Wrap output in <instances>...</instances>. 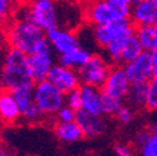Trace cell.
<instances>
[{"mask_svg": "<svg viewBox=\"0 0 157 156\" xmlns=\"http://www.w3.org/2000/svg\"><path fill=\"white\" fill-rule=\"evenodd\" d=\"M4 28L8 46L20 50L28 55L48 41L46 33L41 28L17 13Z\"/></svg>", "mask_w": 157, "mask_h": 156, "instance_id": "obj_1", "label": "cell"}, {"mask_svg": "<svg viewBox=\"0 0 157 156\" xmlns=\"http://www.w3.org/2000/svg\"><path fill=\"white\" fill-rule=\"evenodd\" d=\"M0 72L8 90L13 91L17 88L34 84L29 69L28 54L14 48L8 46L0 55Z\"/></svg>", "mask_w": 157, "mask_h": 156, "instance_id": "obj_2", "label": "cell"}, {"mask_svg": "<svg viewBox=\"0 0 157 156\" xmlns=\"http://www.w3.org/2000/svg\"><path fill=\"white\" fill-rule=\"evenodd\" d=\"M16 13L30 19L45 33L52 28L60 26L59 8L55 0H33L20 5Z\"/></svg>", "mask_w": 157, "mask_h": 156, "instance_id": "obj_3", "label": "cell"}, {"mask_svg": "<svg viewBox=\"0 0 157 156\" xmlns=\"http://www.w3.org/2000/svg\"><path fill=\"white\" fill-rule=\"evenodd\" d=\"M34 99L44 118H55L66 104V94L45 79L34 83Z\"/></svg>", "mask_w": 157, "mask_h": 156, "instance_id": "obj_4", "label": "cell"}, {"mask_svg": "<svg viewBox=\"0 0 157 156\" xmlns=\"http://www.w3.org/2000/svg\"><path fill=\"white\" fill-rule=\"evenodd\" d=\"M135 29L136 26L132 24L130 19H117V20H112L105 24L92 25L91 34L94 41L101 49H104L107 44L116 40V39L135 33Z\"/></svg>", "mask_w": 157, "mask_h": 156, "instance_id": "obj_5", "label": "cell"}, {"mask_svg": "<svg viewBox=\"0 0 157 156\" xmlns=\"http://www.w3.org/2000/svg\"><path fill=\"white\" fill-rule=\"evenodd\" d=\"M111 68L112 65L106 56L92 54L90 59L82 66L77 69V72H78V76H80L81 84L101 88L106 80Z\"/></svg>", "mask_w": 157, "mask_h": 156, "instance_id": "obj_6", "label": "cell"}, {"mask_svg": "<svg viewBox=\"0 0 157 156\" xmlns=\"http://www.w3.org/2000/svg\"><path fill=\"white\" fill-rule=\"evenodd\" d=\"M29 69L34 83L45 80L55 64V51L49 41L43 44L37 50L28 55Z\"/></svg>", "mask_w": 157, "mask_h": 156, "instance_id": "obj_7", "label": "cell"}, {"mask_svg": "<svg viewBox=\"0 0 157 156\" xmlns=\"http://www.w3.org/2000/svg\"><path fill=\"white\" fill-rule=\"evenodd\" d=\"M122 68L131 84L148 83L155 75L151 53L146 50H144L136 59L124 64Z\"/></svg>", "mask_w": 157, "mask_h": 156, "instance_id": "obj_8", "label": "cell"}, {"mask_svg": "<svg viewBox=\"0 0 157 156\" xmlns=\"http://www.w3.org/2000/svg\"><path fill=\"white\" fill-rule=\"evenodd\" d=\"M13 94L20 109L23 120L26 123H39L41 119H44L34 99V84L17 88L13 90Z\"/></svg>", "mask_w": 157, "mask_h": 156, "instance_id": "obj_9", "label": "cell"}, {"mask_svg": "<svg viewBox=\"0 0 157 156\" xmlns=\"http://www.w3.org/2000/svg\"><path fill=\"white\" fill-rule=\"evenodd\" d=\"M46 79L65 94L70 92L71 90L77 89L81 85L77 70L69 68L66 65H63L60 63L54 64Z\"/></svg>", "mask_w": 157, "mask_h": 156, "instance_id": "obj_10", "label": "cell"}, {"mask_svg": "<svg viewBox=\"0 0 157 156\" xmlns=\"http://www.w3.org/2000/svg\"><path fill=\"white\" fill-rule=\"evenodd\" d=\"M46 39L50 43L52 50L55 54L61 55L71 49L81 45L80 44V39L78 36L70 29L61 28V26H56L46 31Z\"/></svg>", "mask_w": 157, "mask_h": 156, "instance_id": "obj_11", "label": "cell"}, {"mask_svg": "<svg viewBox=\"0 0 157 156\" xmlns=\"http://www.w3.org/2000/svg\"><path fill=\"white\" fill-rule=\"evenodd\" d=\"M131 83L121 65H115L111 68L105 83L101 86L102 92L116 96L119 99H125L128 90H130Z\"/></svg>", "mask_w": 157, "mask_h": 156, "instance_id": "obj_12", "label": "cell"}, {"mask_svg": "<svg viewBox=\"0 0 157 156\" xmlns=\"http://www.w3.org/2000/svg\"><path fill=\"white\" fill-rule=\"evenodd\" d=\"M84 15L85 20L91 26L117 20V16L107 0H87L84 6Z\"/></svg>", "mask_w": 157, "mask_h": 156, "instance_id": "obj_13", "label": "cell"}, {"mask_svg": "<svg viewBox=\"0 0 157 156\" xmlns=\"http://www.w3.org/2000/svg\"><path fill=\"white\" fill-rule=\"evenodd\" d=\"M75 120L80 125L85 138H97L107 129V121L104 114H92L84 109L76 111Z\"/></svg>", "mask_w": 157, "mask_h": 156, "instance_id": "obj_14", "label": "cell"}, {"mask_svg": "<svg viewBox=\"0 0 157 156\" xmlns=\"http://www.w3.org/2000/svg\"><path fill=\"white\" fill-rule=\"evenodd\" d=\"M21 114L11 90H3L0 92V124L11 126L20 121Z\"/></svg>", "mask_w": 157, "mask_h": 156, "instance_id": "obj_15", "label": "cell"}, {"mask_svg": "<svg viewBox=\"0 0 157 156\" xmlns=\"http://www.w3.org/2000/svg\"><path fill=\"white\" fill-rule=\"evenodd\" d=\"M130 20L135 26L157 24V4L152 0H144L132 5Z\"/></svg>", "mask_w": 157, "mask_h": 156, "instance_id": "obj_16", "label": "cell"}, {"mask_svg": "<svg viewBox=\"0 0 157 156\" xmlns=\"http://www.w3.org/2000/svg\"><path fill=\"white\" fill-rule=\"evenodd\" d=\"M78 89H80V92H81V109L92 114H102L101 88L81 84Z\"/></svg>", "mask_w": 157, "mask_h": 156, "instance_id": "obj_17", "label": "cell"}, {"mask_svg": "<svg viewBox=\"0 0 157 156\" xmlns=\"http://www.w3.org/2000/svg\"><path fill=\"white\" fill-rule=\"evenodd\" d=\"M54 134L60 140L65 144H74L80 141L82 138H85L80 125L77 124L76 120L72 121H55L54 124Z\"/></svg>", "mask_w": 157, "mask_h": 156, "instance_id": "obj_18", "label": "cell"}, {"mask_svg": "<svg viewBox=\"0 0 157 156\" xmlns=\"http://www.w3.org/2000/svg\"><path fill=\"white\" fill-rule=\"evenodd\" d=\"M91 55H92V53L87 48H85L82 45H78L65 54L59 55V63L77 70L90 59Z\"/></svg>", "mask_w": 157, "mask_h": 156, "instance_id": "obj_19", "label": "cell"}, {"mask_svg": "<svg viewBox=\"0 0 157 156\" xmlns=\"http://www.w3.org/2000/svg\"><path fill=\"white\" fill-rule=\"evenodd\" d=\"M148 85H150V81L148 83L131 84L130 90H128L125 99L127 100V104L131 105L135 110L145 107L146 99H147V92H148Z\"/></svg>", "mask_w": 157, "mask_h": 156, "instance_id": "obj_20", "label": "cell"}, {"mask_svg": "<svg viewBox=\"0 0 157 156\" xmlns=\"http://www.w3.org/2000/svg\"><path fill=\"white\" fill-rule=\"evenodd\" d=\"M142 51H144V48L135 33L125 36L122 43V50H121V65L136 59Z\"/></svg>", "mask_w": 157, "mask_h": 156, "instance_id": "obj_21", "label": "cell"}, {"mask_svg": "<svg viewBox=\"0 0 157 156\" xmlns=\"http://www.w3.org/2000/svg\"><path fill=\"white\" fill-rule=\"evenodd\" d=\"M135 34L139 37V40L146 51L157 50V24L136 26Z\"/></svg>", "mask_w": 157, "mask_h": 156, "instance_id": "obj_22", "label": "cell"}, {"mask_svg": "<svg viewBox=\"0 0 157 156\" xmlns=\"http://www.w3.org/2000/svg\"><path fill=\"white\" fill-rule=\"evenodd\" d=\"M16 0H0V26H5L17 11Z\"/></svg>", "mask_w": 157, "mask_h": 156, "instance_id": "obj_23", "label": "cell"}, {"mask_svg": "<svg viewBox=\"0 0 157 156\" xmlns=\"http://www.w3.org/2000/svg\"><path fill=\"white\" fill-rule=\"evenodd\" d=\"M122 99L102 92V114L107 116H115L119 109L122 106Z\"/></svg>", "mask_w": 157, "mask_h": 156, "instance_id": "obj_24", "label": "cell"}, {"mask_svg": "<svg viewBox=\"0 0 157 156\" xmlns=\"http://www.w3.org/2000/svg\"><path fill=\"white\" fill-rule=\"evenodd\" d=\"M145 109L148 111H156L157 110V74L153 75V77L150 80Z\"/></svg>", "mask_w": 157, "mask_h": 156, "instance_id": "obj_25", "label": "cell"}, {"mask_svg": "<svg viewBox=\"0 0 157 156\" xmlns=\"http://www.w3.org/2000/svg\"><path fill=\"white\" fill-rule=\"evenodd\" d=\"M116 120L119 121L120 124L122 125H127V124H131L135 119V109L131 106V105H125L122 104V106L119 109V111L116 112L115 115Z\"/></svg>", "mask_w": 157, "mask_h": 156, "instance_id": "obj_26", "label": "cell"}, {"mask_svg": "<svg viewBox=\"0 0 157 156\" xmlns=\"http://www.w3.org/2000/svg\"><path fill=\"white\" fill-rule=\"evenodd\" d=\"M140 154L144 156H157V135L150 132L146 141L139 147Z\"/></svg>", "mask_w": 157, "mask_h": 156, "instance_id": "obj_27", "label": "cell"}, {"mask_svg": "<svg viewBox=\"0 0 157 156\" xmlns=\"http://www.w3.org/2000/svg\"><path fill=\"white\" fill-rule=\"evenodd\" d=\"M78 88L75 90H71L70 92L66 94V105H69L70 107H72L76 111L81 109V92Z\"/></svg>", "mask_w": 157, "mask_h": 156, "instance_id": "obj_28", "label": "cell"}, {"mask_svg": "<svg viewBox=\"0 0 157 156\" xmlns=\"http://www.w3.org/2000/svg\"><path fill=\"white\" fill-rule=\"evenodd\" d=\"M56 120L57 121H72L76 118V110H74L72 107H70L69 105H64L60 110L56 114Z\"/></svg>", "mask_w": 157, "mask_h": 156, "instance_id": "obj_29", "label": "cell"}, {"mask_svg": "<svg viewBox=\"0 0 157 156\" xmlns=\"http://www.w3.org/2000/svg\"><path fill=\"white\" fill-rule=\"evenodd\" d=\"M113 151L119 156H131L133 154V147L125 142H117L113 146Z\"/></svg>", "mask_w": 157, "mask_h": 156, "instance_id": "obj_30", "label": "cell"}, {"mask_svg": "<svg viewBox=\"0 0 157 156\" xmlns=\"http://www.w3.org/2000/svg\"><path fill=\"white\" fill-rule=\"evenodd\" d=\"M148 135H150V131L147 129H144V130H140V131H137V134L135 135V144L137 147H140L145 141L146 139L148 138Z\"/></svg>", "mask_w": 157, "mask_h": 156, "instance_id": "obj_31", "label": "cell"}, {"mask_svg": "<svg viewBox=\"0 0 157 156\" xmlns=\"http://www.w3.org/2000/svg\"><path fill=\"white\" fill-rule=\"evenodd\" d=\"M8 48V41H6V34H5V28L0 26V55H2L5 49Z\"/></svg>", "mask_w": 157, "mask_h": 156, "instance_id": "obj_32", "label": "cell"}, {"mask_svg": "<svg viewBox=\"0 0 157 156\" xmlns=\"http://www.w3.org/2000/svg\"><path fill=\"white\" fill-rule=\"evenodd\" d=\"M151 53V57H152V65H153V71L155 75L157 74V50L155 51H150Z\"/></svg>", "mask_w": 157, "mask_h": 156, "instance_id": "obj_33", "label": "cell"}, {"mask_svg": "<svg viewBox=\"0 0 157 156\" xmlns=\"http://www.w3.org/2000/svg\"><path fill=\"white\" fill-rule=\"evenodd\" d=\"M151 134H153V135H157V123H152V124H150L147 127H146Z\"/></svg>", "mask_w": 157, "mask_h": 156, "instance_id": "obj_34", "label": "cell"}, {"mask_svg": "<svg viewBox=\"0 0 157 156\" xmlns=\"http://www.w3.org/2000/svg\"><path fill=\"white\" fill-rule=\"evenodd\" d=\"M6 154H8V149H6V146H4L3 142H0V156L6 155Z\"/></svg>", "mask_w": 157, "mask_h": 156, "instance_id": "obj_35", "label": "cell"}, {"mask_svg": "<svg viewBox=\"0 0 157 156\" xmlns=\"http://www.w3.org/2000/svg\"><path fill=\"white\" fill-rule=\"evenodd\" d=\"M3 90H5V84H4V80H3V75L0 72V92Z\"/></svg>", "mask_w": 157, "mask_h": 156, "instance_id": "obj_36", "label": "cell"}, {"mask_svg": "<svg viewBox=\"0 0 157 156\" xmlns=\"http://www.w3.org/2000/svg\"><path fill=\"white\" fill-rule=\"evenodd\" d=\"M140 2H144V0H130V3L133 5V4H137V3H140Z\"/></svg>", "mask_w": 157, "mask_h": 156, "instance_id": "obj_37", "label": "cell"}, {"mask_svg": "<svg viewBox=\"0 0 157 156\" xmlns=\"http://www.w3.org/2000/svg\"><path fill=\"white\" fill-rule=\"evenodd\" d=\"M30 2H33V0H26V3H30Z\"/></svg>", "mask_w": 157, "mask_h": 156, "instance_id": "obj_38", "label": "cell"}, {"mask_svg": "<svg viewBox=\"0 0 157 156\" xmlns=\"http://www.w3.org/2000/svg\"><path fill=\"white\" fill-rule=\"evenodd\" d=\"M152 2H155V3H156V4H157V0H152Z\"/></svg>", "mask_w": 157, "mask_h": 156, "instance_id": "obj_39", "label": "cell"}]
</instances>
